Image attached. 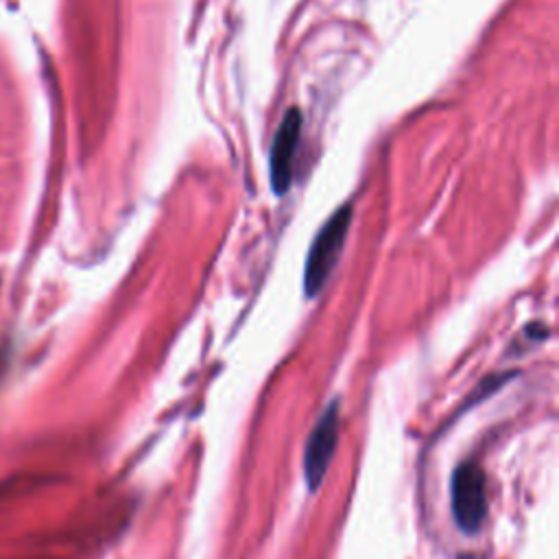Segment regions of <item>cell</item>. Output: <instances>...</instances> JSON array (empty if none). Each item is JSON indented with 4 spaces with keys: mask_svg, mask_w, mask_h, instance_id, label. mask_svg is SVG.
Here are the masks:
<instances>
[{
    "mask_svg": "<svg viewBox=\"0 0 559 559\" xmlns=\"http://www.w3.org/2000/svg\"><path fill=\"white\" fill-rule=\"evenodd\" d=\"M338 426H341V413H338V402L332 400L328 408L321 413L317 419L314 428L310 430V437L304 448V476L308 483V489L314 491L332 461V454L336 450L338 441Z\"/></svg>",
    "mask_w": 559,
    "mask_h": 559,
    "instance_id": "cell-4",
    "label": "cell"
},
{
    "mask_svg": "<svg viewBox=\"0 0 559 559\" xmlns=\"http://www.w3.org/2000/svg\"><path fill=\"white\" fill-rule=\"evenodd\" d=\"M301 127H304L301 111L297 107H290L286 109L273 135L271 151H269V177H271L273 194L277 197H284L293 186V170H295L293 166H295V155L301 138Z\"/></svg>",
    "mask_w": 559,
    "mask_h": 559,
    "instance_id": "cell-3",
    "label": "cell"
},
{
    "mask_svg": "<svg viewBox=\"0 0 559 559\" xmlns=\"http://www.w3.org/2000/svg\"><path fill=\"white\" fill-rule=\"evenodd\" d=\"M450 504L456 526L463 533H476L487 518L485 474L474 461L461 463L450 478Z\"/></svg>",
    "mask_w": 559,
    "mask_h": 559,
    "instance_id": "cell-2",
    "label": "cell"
},
{
    "mask_svg": "<svg viewBox=\"0 0 559 559\" xmlns=\"http://www.w3.org/2000/svg\"><path fill=\"white\" fill-rule=\"evenodd\" d=\"M349 225H352V203H343L328 216V221L317 231L304 264V293L308 297L319 295L328 277L332 275L341 258V251L345 247Z\"/></svg>",
    "mask_w": 559,
    "mask_h": 559,
    "instance_id": "cell-1",
    "label": "cell"
},
{
    "mask_svg": "<svg viewBox=\"0 0 559 559\" xmlns=\"http://www.w3.org/2000/svg\"><path fill=\"white\" fill-rule=\"evenodd\" d=\"M461 559H474V557H461Z\"/></svg>",
    "mask_w": 559,
    "mask_h": 559,
    "instance_id": "cell-5",
    "label": "cell"
}]
</instances>
